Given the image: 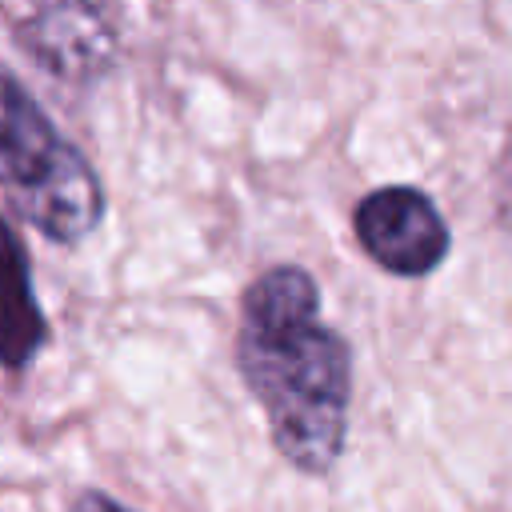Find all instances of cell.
<instances>
[{
    "mask_svg": "<svg viewBox=\"0 0 512 512\" xmlns=\"http://www.w3.org/2000/svg\"><path fill=\"white\" fill-rule=\"evenodd\" d=\"M352 236L376 268L400 280L436 272L452 252V228L444 212L416 184L368 188L352 208Z\"/></svg>",
    "mask_w": 512,
    "mask_h": 512,
    "instance_id": "obj_3",
    "label": "cell"
},
{
    "mask_svg": "<svg viewBox=\"0 0 512 512\" xmlns=\"http://www.w3.org/2000/svg\"><path fill=\"white\" fill-rule=\"evenodd\" d=\"M4 240H8V300H4V368L20 372L24 364H32L40 356V348L48 344V316L40 308L36 296V280H32V260L24 252V236L12 224V216L4 220Z\"/></svg>",
    "mask_w": 512,
    "mask_h": 512,
    "instance_id": "obj_5",
    "label": "cell"
},
{
    "mask_svg": "<svg viewBox=\"0 0 512 512\" xmlns=\"http://www.w3.org/2000/svg\"><path fill=\"white\" fill-rule=\"evenodd\" d=\"M68 512H136V508L120 504L116 496H108V492H100V488H84V492L68 504Z\"/></svg>",
    "mask_w": 512,
    "mask_h": 512,
    "instance_id": "obj_6",
    "label": "cell"
},
{
    "mask_svg": "<svg viewBox=\"0 0 512 512\" xmlns=\"http://www.w3.org/2000/svg\"><path fill=\"white\" fill-rule=\"evenodd\" d=\"M236 372L264 408L272 448L296 472L328 476L348 440L352 348L320 320V284L304 264H272L248 280Z\"/></svg>",
    "mask_w": 512,
    "mask_h": 512,
    "instance_id": "obj_1",
    "label": "cell"
},
{
    "mask_svg": "<svg viewBox=\"0 0 512 512\" xmlns=\"http://www.w3.org/2000/svg\"><path fill=\"white\" fill-rule=\"evenodd\" d=\"M12 44L52 80L96 84L120 56V28L100 4H36L12 24Z\"/></svg>",
    "mask_w": 512,
    "mask_h": 512,
    "instance_id": "obj_4",
    "label": "cell"
},
{
    "mask_svg": "<svg viewBox=\"0 0 512 512\" xmlns=\"http://www.w3.org/2000/svg\"><path fill=\"white\" fill-rule=\"evenodd\" d=\"M0 184L8 212L52 244L88 240L108 212L92 160L52 124L12 68L0 72Z\"/></svg>",
    "mask_w": 512,
    "mask_h": 512,
    "instance_id": "obj_2",
    "label": "cell"
}]
</instances>
